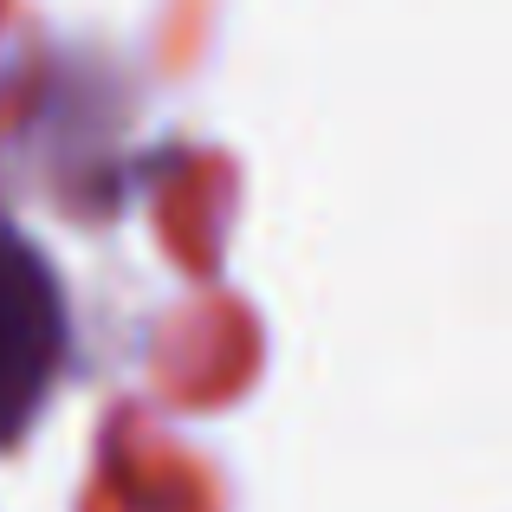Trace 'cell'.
<instances>
[{
	"mask_svg": "<svg viewBox=\"0 0 512 512\" xmlns=\"http://www.w3.org/2000/svg\"><path fill=\"white\" fill-rule=\"evenodd\" d=\"M72 363V299L65 279L20 227L0 214V454L20 448L46 415Z\"/></svg>",
	"mask_w": 512,
	"mask_h": 512,
	"instance_id": "1",
	"label": "cell"
}]
</instances>
